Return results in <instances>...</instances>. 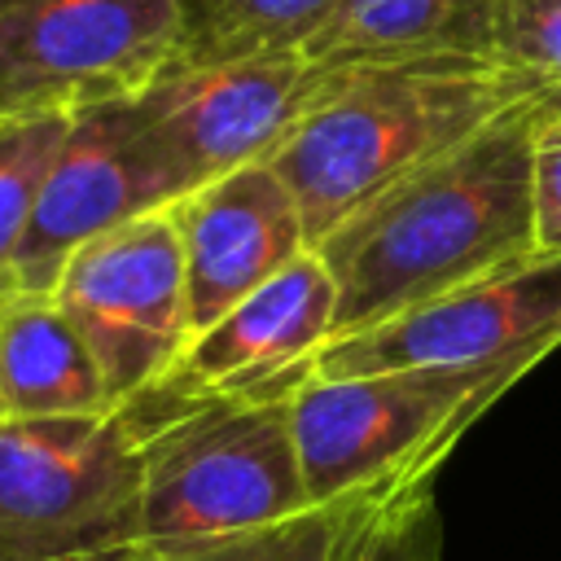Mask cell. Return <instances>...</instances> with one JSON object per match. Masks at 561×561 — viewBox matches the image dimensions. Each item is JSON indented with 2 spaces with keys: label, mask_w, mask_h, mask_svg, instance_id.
I'll return each instance as SVG.
<instances>
[{
  "label": "cell",
  "mask_w": 561,
  "mask_h": 561,
  "mask_svg": "<svg viewBox=\"0 0 561 561\" xmlns=\"http://www.w3.org/2000/svg\"><path fill=\"white\" fill-rule=\"evenodd\" d=\"M324 83L307 53H259L206 66H167L131 96L140 131L175 202L228 171L267 162Z\"/></svg>",
  "instance_id": "cell-8"
},
{
  "label": "cell",
  "mask_w": 561,
  "mask_h": 561,
  "mask_svg": "<svg viewBox=\"0 0 561 561\" xmlns=\"http://www.w3.org/2000/svg\"><path fill=\"white\" fill-rule=\"evenodd\" d=\"M491 61L504 66L530 101L561 110V0H500Z\"/></svg>",
  "instance_id": "cell-18"
},
{
  "label": "cell",
  "mask_w": 561,
  "mask_h": 561,
  "mask_svg": "<svg viewBox=\"0 0 561 561\" xmlns=\"http://www.w3.org/2000/svg\"><path fill=\"white\" fill-rule=\"evenodd\" d=\"M337 289L316 250H302L272 280L197 329L167 373L197 394L298 390L316 377V355L333 337Z\"/></svg>",
  "instance_id": "cell-11"
},
{
  "label": "cell",
  "mask_w": 561,
  "mask_h": 561,
  "mask_svg": "<svg viewBox=\"0 0 561 561\" xmlns=\"http://www.w3.org/2000/svg\"><path fill=\"white\" fill-rule=\"evenodd\" d=\"M48 294L96 355L118 408L158 386L193 337L184 254L167 206L79 245Z\"/></svg>",
  "instance_id": "cell-7"
},
{
  "label": "cell",
  "mask_w": 561,
  "mask_h": 561,
  "mask_svg": "<svg viewBox=\"0 0 561 561\" xmlns=\"http://www.w3.org/2000/svg\"><path fill=\"white\" fill-rule=\"evenodd\" d=\"M526 88L491 57L430 53L324 70V83L267 167L294 193L316 245L399 175L460 145Z\"/></svg>",
  "instance_id": "cell-2"
},
{
  "label": "cell",
  "mask_w": 561,
  "mask_h": 561,
  "mask_svg": "<svg viewBox=\"0 0 561 561\" xmlns=\"http://www.w3.org/2000/svg\"><path fill=\"white\" fill-rule=\"evenodd\" d=\"M535 364L513 355L473 368L307 377L289 399L307 500L438 473L456 438Z\"/></svg>",
  "instance_id": "cell-4"
},
{
  "label": "cell",
  "mask_w": 561,
  "mask_h": 561,
  "mask_svg": "<svg viewBox=\"0 0 561 561\" xmlns=\"http://www.w3.org/2000/svg\"><path fill=\"white\" fill-rule=\"evenodd\" d=\"M118 412L96 355L53 302V294H18L0 311V416H105Z\"/></svg>",
  "instance_id": "cell-14"
},
{
  "label": "cell",
  "mask_w": 561,
  "mask_h": 561,
  "mask_svg": "<svg viewBox=\"0 0 561 561\" xmlns=\"http://www.w3.org/2000/svg\"><path fill=\"white\" fill-rule=\"evenodd\" d=\"M337 0H180L175 66L307 48Z\"/></svg>",
  "instance_id": "cell-16"
},
{
  "label": "cell",
  "mask_w": 561,
  "mask_h": 561,
  "mask_svg": "<svg viewBox=\"0 0 561 561\" xmlns=\"http://www.w3.org/2000/svg\"><path fill=\"white\" fill-rule=\"evenodd\" d=\"M443 522L434 473L390 478L311 500L272 526L193 543V548H136L127 561H438Z\"/></svg>",
  "instance_id": "cell-13"
},
{
  "label": "cell",
  "mask_w": 561,
  "mask_h": 561,
  "mask_svg": "<svg viewBox=\"0 0 561 561\" xmlns=\"http://www.w3.org/2000/svg\"><path fill=\"white\" fill-rule=\"evenodd\" d=\"M171 202L175 188L140 131L131 96L75 114L18 245V294H48L79 245Z\"/></svg>",
  "instance_id": "cell-10"
},
{
  "label": "cell",
  "mask_w": 561,
  "mask_h": 561,
  "mask_svg": "<svg viewBox=\"0 0 561 561\" xmlns=\"http://www.w3.org/2000/svg\"><path fill=\"white\" fill-rule=\"evenodd\" d=\"M289 399L197 394L162 377L123 403L140 434V548L215 543L307 508Z\"/></svg>",
  "instance_id": "cell-3"
},
{
  "label": "cell",
  "mask_w": 561,
  "mask_h": 561,
  "mask_svg": "<svg viewBox=\"0 0 561 561\" xmlns=\"http://www.w3.org/2000/svg\"><path fill=\"white\" fill-rule=\"evenodd\" d=\"M180 53V0H0V118L145 92Z\"/></svg>",
  "instance_id": "cell-6"
},
{
  "label": "cell",
  "mask_w": 561,
  "mask_h": 561,
  "mask_svg": "<svg viewBox=\"0 0 561 561\" xmlns=\"http://www.w3.org/2000/svg\"><path fill=\"white\" fill-rule=\"evenodd\" d=\"M561 346V254H530L495 276L447 289L403 316L324 342L316 377L473 368Z\"/></svg>",
  "instance_id": "cell-9"
},
{
  "label": "cell",
  "mask_w": 561,
  "mask_h": 561,
  "mask_svg": "<svg viewBox=\"0 0 561 561\" xmlns=\"http://www.w3.org/2000/svg\"><path fill=\"white\" fill-rule=\"evenodd\" d=\"M543 114L539 101L508 105L311 245L337 289L333 337L373 329L535 254L530 149Z\"/></svg>",
  "instance_id": "cell-1"
},
{
  "label": "cell",
  "mask_w": 561,
  "mask_h": 561,
  "mask_svg": "<svg viewBox=\"0 0 561 561\" xmlns=\"http://www.w3.org/2000/svg\"><path fill=\"white\" fill-rule=\"evenodd\" d=\"M167 210L180 232L193 333L311 250L302 210L267 162L228 171Z\"/></svg>",
  "instance_id": "cell-12"
},
{
  "label": "cell",
  "mask_w": 561,
  "mask_h": 561,
  "mask_svg": "<svg viewBox=\"0 0 561 561\" xmlns=\"http://www.w3.org/2000/svg\"><path fill=\"white\" fill-rule=\"evenodd\" d=\"M75 114H39V118H0V311L18 298V245L31 224L35 193L44 171L53 167L61 136Z\"/></svg>",
  "instance_id": "cell-17"
},
{
  "label": "cell",
  "mask_w": 561,
  "mask_h": 561,
  "mask_svg": "<svg viewBox=\"0 0 561 561\" xmlns=\"http://www.w3.org/2000/svg\"><path fill=\"white\" fill-rule=\"evenodd\" d=\"M140 548V434L105 416H0V561H127Z\"/></svg>",
  "instance_id": "cell-5"
},
{
  "label": "cell",
  "mask_w": 561,
  "mask_h": 561,
  "mask_svg": "<svg viewBox=\"0 0 561 561\" xmlns=\"http://www.w3.org/2000/svg\"><path fill=\"white\" fill-rule=\"evenodd\" d=\"M495 13L500 0H337L302 53L320 70L430 53L491 57Z\"/></svg>",
  "instance_id": "cell-15"
},
{
  "label": "cell",
  "mask_w": 561,
  "mask_h": 561,
  "mask_svg": "<svg viewBox=\"0 0 561 561\" xmlns=\"http://www.w3.org/2000/svg\"><path fill=\"white\" fill-rule=\"evenodd\" d=\"M535 254H561V110L543 114L530 149Z\"/></svg>",
  "instance_id": "cell-19"
}]
</instances>
